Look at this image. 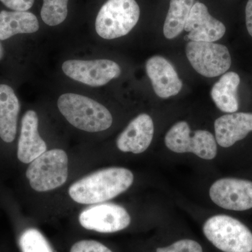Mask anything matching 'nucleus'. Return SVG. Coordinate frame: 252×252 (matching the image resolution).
Masks as SVG:
<instances>
[{"instance_id": "f257e3e1", "label": "nucleus", "mask_w": 252, "mask_h": 252, "mask_svg": "<svg viewBox=\"0 0 252 252\" xmlns=\"http://www.w3.org/2000/svg\"><path fill=\"white\" fill-rule=\"evenodd\" d=\"M134 175L124 167H109L86 176L70 186L69 196L76 203L94 205L112 200L130 188Z\"/></svg>"}, {"instance_id": "f03ea898", "label": "nucleus", "mask_w": 252, "mask_h": 252, "mask_svg": "<svg viewBox=\"0 0 252 252\" xmlns=\"http://www.w3.org/2000/svg\"><path fill=\"white\" fill-rule=\"evenodd\" d=\"M58 107L71 125L86 132H101L112 124V116L108 109L86 96L63 94L58 100Z\"/></svg>"}, {"instance_id": "7ed1b4c3", "label": "nucleus", "mask_w": 252, "mask_h": 252, "mask_svg": "<svg viewBox=\"0 0 252 252\" xmlns=\"http://www.w3.org/2000/svg\"><path fill=\"white\" fill-rule=\"evenodd\" d=\"M203 233L223 252H252V233L240 220L227 215H216L205 221Z\"/></svg>"}, {"instance_id": "20e7f679", "label": "nucleus", "mask_w": 252, "mask_h": 252, "mask_svg": "<svg viewBox=\"0 0 252 252\" xmlns=\"http://www.w3.org/2000/svg\"><path fill=\"white\" fill-rule=\"evenodd\" d=\"M140 16V6L135 0H108L96 18V32L103 39L122 37L135 27Z\"/></svg>"}, {"instance_id": "39448f33", "label": "nucleus", "mask_w": 252, "mask_h": 252, "mask_svg": "<svg viewBox=\"0 0 252 252\" xmlns=\"http://www.w3.org/2000/svg\"><path fill=\"white\" fill-rule=\"evenodd\" d=\"M26 177L32 189L47 192L61 187L68 178V157L60 149L46 151L31 162Z\"/></svg>"}, {"instance_id": "423d86ee", "label": "nucleus", "mask_w": 252, "mask_h": 252, "mask_svg": "<svg viewBox=\"0 0 252 252\" xmlns=\"http://www.w3.org/2000/svg\"><path fill=\"white\" fill-rule=\"evenodd\" d=\"M165 145L175 153H193L205 160H212L216 157V139L209 131L190 130L186 122L175 124L165 137Z\"/></svg>"}, {"instance_id": "0eeeda50", "label": "nucleus", "mask_w": 252, "mask_h": 252, "mask_svg": "<svg viewBox=\"0 0 252 252\" xmlns=\"http://www.w3.org/2000/svg\"><path fill=\"white\" fill-rule=\"evenodd\" d=\"M186 54L193 69L205 77H219L231 65L229 51L222 44L190 41L186 46Z\"/></svg>"}, {"instance_id": "6e6552de", "label": "nucleus", "mask_w": 252, "mask_h": 252, "mask_svg": "<svg viewBox=\"0 0 252 252\" xmlns=\"http://www.w3.org/2000/svg\"><path fill=\"white\" fill-rule=\"evenodd\" d=\"M63 72L73 80L86 85L99 87L120 76L122 70L119 64L110 60L80 61L71 60L62 65Z\"/></svg>"}, {"instance_id": "1a4fd4ad", "label": "nucleus", "mask_w": 252, "mask_h": 252, "mask_svg": "<svg viewBox=\"0 0 252 252\" xmlns=\"http://www.w3.org/2000/svg\"><path fill=\"white\" fill-rule=\"evenodd\" d=\"M79 220L86 229L112 233L127 228L131 218L124 207L117 204L104 203L94 205L81 212Z\"/></svg>"}, {"instance_id": "9d476101", "label": "nucleus", "mask_w": 252, "mask_h": 252, "mask_svg": "<svg viewBox=\"0 0 252 252\" xmlns=\"http://www.w3.org/2000/svg\"><path fill=\"white\" fill-rule=\"evenodd\" d=\"M210 196L225 210L245 211L252 208V182L235 178L220 179L210 189Z\"/></svg>"}, {"instance_id": "9b49d317", "label": "nucleus", "mask_w": 252, "mask_h": 252, "mask_svg": "<svg viewBox=\"0 0 252 252\" xmlns=\"http://www.w3.org/2000/svg\"><path fill=\"white\" fill-rule=\"evenodd\" d=\"M185 31L190 41L215 42L224 35L225 26L210 15L203 3L196 2L190 10Z\"/></svg>"}, {"instance_id": "f8f14e48", "label": "nucleus", "mask_w": 252, "mask_h": 252, "mask_svg": "<svg viewBox=\"0 0 252 252\" xmlns=\"http://www.w3.org/2000/svg\"><path fill=\"white\" fill-rule=\"evenodd\" d=\"M146 71L156 94L161 98L177 95L182 90V81L171 63L162 56L150 58Z\"/></svg>"}, {"instance_id": "ddd939ff", "label": "nucleus", "mask_w": 252, "mask_h": 252, "mask_svg": "<svg viewBox=\"0 0 252 252\" xmlns=\"http://www.w3.org/2000/svg\"><path fill=\"white\" fill-rule=\"evenodd\" d=\"M154 133V125L152 117L147 114H140L131 121L118 137V149L126 153H143L152 143Z\"/></svg>"}, {"instance_id": "4468645a", "label": "nucleus", "mask_w": 252, "mask_h": 252, "mask_svg": "<svg viewBox=\"0 0 252 252\" xmlns=\"http://www.w3.org/2000/svg\"><path fill=\"white\" fill-rule=\"evenodd\" d=\"M39 119L34 111L25 113L21 122L18 144V158L23 163H31L47 151L46 142L38 131Z\"/></svg>"}, {"instance_id": "2eb2a0df", "label": "nucleus", "mask_w": 252, "mask_h": 252, "mask_svg": "<svg viewBox=\"0 0 252 252\" xmlns=\"http://www.w3.org/2000/svg\"><path fill=\"white\" fill-rule=\"evenodd\" d=\"M215 139L220 147L228 148L243 140L252 131V113H231L215 122Z\"/></svg>"}, {"instance_id": "dca6fc26", "label": "nucleus", "mask_w": 252, "mask_h": 252, "mask_svg": "<svg viewBox=\"0 0 252 252\" xmlns=\"http://www.w3.org/2000/svg\"><path fill=\"white\" fill-rule=\"evenodd\" d=\"M20 108L19 100L12 88L0 84V137L7 143L16 137Z\"/></svg>"}, {"instance_id": "f3484780", "label": "nucleus", "mask_w": 252, "mask_h": 252, "mask_svg": "<svg viewBox=\"0 0 252 252\" xmlns=\"http://www.w3.org/2000/svg\"><path fill=\"white\" fill-rule=\"evenodd\" d=\"M240 78L234 72L225 73L211 90L212 100L221 112L235 113L238 110V89Z\"/></svg>"}, {"instance_id": "a211bd4d", "label": "nucleus", "mask_w": 252, "mask_h": 252, "mask_svg": "<svg viewBox=\"0 0 252 252\" xmlns=\"http://www.w3.org/2000/svg\"><path fill=\"white\" fill-rule=\"evenodd\" d=\"M39 29L35 15L28 11L0 12V40H6L18 34H31Z\"/></svg>"}, {"instance_id": "6ab92c4d", "label": "nucleus", "mask_w": 252, "mask_h": 252, "mask_svg": "<svg viewBox=\"0 0 252 252\" xmlns=\"http://www.w3.org/2000/svg\"><path fill=\"white\" fill-rule=\"evenodd\" d=\"M194 0H171L163 26V34L167 39L177 37L185 30Z\"/></svg>"}, {"instance_id": "aec40b11", "label": "nucleus", "mask_w": 252, "mask_h": 252, "mask_svg": "<svg viewBox=\"0 0 252 252\" xmlns=\"http://www.w3.org/2000/svg\"><path fill=\"white\" fill-rule=\"evenodd\" d=\"M69 0H44L41 10L42 21L49 26L62 23L67 16Z\"/></svg>"}, {"instance_id": "412c9836", "label": "nucleus", "mask_w": 252, "mask_h": 252, "mask_svg": "<svg viewBox=\"0 0 252 252\" xmlns=\"http://www.w3.org/2000/svg\"><path fill=\"white\" fill-rule=\"evenodd\" d=\"M19 244L22 252H54L44 235L34 228L23 232Z\"/></svg>"}, {"instance_id": "4be33fe9", "label": "nucleus", "mask_w": 252, "mask_h": 252, "mask_svg": "<svg viewBox=\"0 0 252 252\" xmlns=\"http://www.w3.org/2000/svg\"><path fill=\"white\" fill-rule=\"evenodd\" d=\"M156 252H203L201 245L193 240H179L166 248L157 249Z\"/></svg>"}, {"instance_id": "5701e85b", "label": "nucleus", "mask_w": 252, "mask_h": 252, "mask_svg": "<svg viewBox=\"0 0 252 252\" xmlns=\"http://www.w3.org/2000/svg\"><path fill=\"white\" fill-rule=\"evenodd\" d=\"M70 252H112L103 244L95 240H81L74 244Z\"/></svg>"}, {"instance_id": "b1692460", "label": "nucleus", "mask_w": 252, "mask_h": 252, "mask_svg": "<svg viewBox=\"0 0 252 252\" xmlns=\"http://www.w3.org/2000/svg\"><path fill=\"white\" fill-rule=\"evenodd\" d=\"M1 2L14 11H27L34 4V0H0Z\"/></svg>"}, {"instance_id": "393cba45", "label": "nucleus", "mask_w": 252, "mask_h": 252, "mask_svg": "<svg viewBox=\"0 0 252 252\" xmlns=\"http://www.w3.org/2000/svg\"><path fill=\"white\" fill-rule=\"evenodd\" d=\"M246 14V26L249 34L252 37V0H248L245 9Z\"/></svg>"}, {"instance_id": "a878e982", "label": "nucleus", "mask_w": 252, "mask_h": 252, "mask_svg": "<svg viewBox=\"0 0 252 252\" xmlns=\"http://www.w3.org/2000/svg\"><path fill=\"white\" fill-rule=\"evenodd\" d=\"M3 56H4V48L0 42V60L2 59Z\"/></svg>"}]
</instances>
